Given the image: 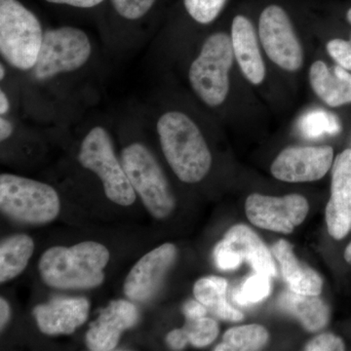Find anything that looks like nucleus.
I'll return each instance as SVG.
<instances>
[{"label": "nucleus", "instance_id": "3", "mask_svg": "<svg viewBox=\"0 0 351 351\" xmlns=\"http://www.w3.org/2000/svg\"><path fill=\"white\" fill-rule=\"evenodd\" d=\"M43 34L38 17L21 2L0 0V53L6 63L21 71H32Z\"/></svg>", "mask_w": 351, "mask_h": 351}, {"label": "nucleus", "instance_id": "27", "mask_svg": "<svg viewBox=\"0 0 351 351\" xmlns=\"http://www.w3.org/2000/svg\"><path fill=\"white\" fill-rule=\"evenodd\" d=\"M184 3L193 20L199 24L207 25L218 18L226 0H184Z\"/></svg>", "mask_w": 351, "mask_h": 351}, {"label": "nucleus", "instance_id": "30", "mask_svg": "<svg viewBox=\"0 0 351 351\" xmlns=\"http://www.w3.org/2000/svg\"><path fill=\"white\" fill-rule=\"evenodd\" d=\"M306 350L309 351H341L346 350L343 339L332 334H322L307 343Z\"/></svg>", "mask_w": 351, "mask_h": 351}, {"label": "nucleus", "instance_id": "22", "mask_svg": "<svg viewBox=\"0 0 351 351\" xmlns=\"http://www.w3.org/2000/svg\"><path fill=\"white\" fill-rule=\"evenodd\" d=\"M34 251V240L27 234H15L0 245V282L12 280L27 267Z\"/></svg>", "mask_w": 351, "mask_h": 351}, {"label": "nucleus", "instance_id": "17", "mask_svg": "<svg viewBox=\"0 0 351 351\" xmlns=\"http://www.w3.org/2000/svg\"><path fill=\"white\" fill-rule=\"evenodd\" d=\"M232 43L233 54L245 77L252 84H261L265 77V66L255 29L248 18L237 15L233 19Z\"/></svg>", "mask_w": 351, "mask_h": 351}, {"label": "nucleus", "instance_id": "15", "mask_svg": "<svg viewBox=\"0 0 351 351\" xmlns=\"http://www.w3.org/2000/svg\"><path fill=\"white\" fill-rule=\"evenodd\" d=\"M138 320L137 306L131 302L117 300L101 309L98 319L92 323L86 335L88 348L110 351L119 345L122 332L135 326Z\"/></svg>", "mask_w": 351, "mask_h": 351}, {"label": "nucleus", "instance_id": "37", "mask_svg": "<svg viewBox=\"0 0 351 351\" xmlns=\"http://www.w3.org/2000/svg\"><path fill=\"white\" fill-rule=\"evenodd\" d=\"M345 258L346 262L351 265V242L350 244L348 245V248L346 249Z\"/></svg>", "mask_w": 351, "mask_h": 351}, {"label": "nucleus", "instance_id": "19", "mask_svg": "<svg viewBox=\"0 0 351 351\" xmlns=\"http://www.w3.org/2000/svg\"><path fill=\"white\" fill-rule=\"evenodd\" d=\"M271 251L278 261L284 280L291 291L302 295L320 294L323 287L322 279L317 272L298 260L292 245L281 239L272 246Z\"/></svg>", "mask_w": 351, "mask_h": 351}, {"label": "nucleus", "instance_id": "36", "mask_svg": "<svg viewBox=\"0 0 351 351\" xmlns=\"http://www.w3.org/2000/svg\"><path fill=\"white\" fill-rule=\"evenodd\" d=\"M10 110V101H9L8 97L3 90L0 91V113L1 115L6 114Z\"/></svg>", "mask_w": 351, "mask_h": 351}, {"label": "nucleus", "instance_id": "4", "mask_svg": "<svg viewBox=\"0 0 351 351\" xmlns=\"http://www.w3.org/2000/svg\"><path fill=\"white\" fill-rule=\"evenodd\" d=\"M233 60L232 38L225 32H216L205 40L191 64L189 82L198 98L209 107H219L226 101Z\"/></svg>", "mask_w": 351, "mask_h": 351}, {"label": "nucleus", "instance_id": "33", "mask_svg": "<svg viewBox=\"0 0 351 351\" xmlns=\"http://www.w3.org/2000/svg\"><path fill=\"white\" fill-rule=\"evenodd\" d=\"M46 1L50 3L77 7V8H92L101 4L104 0H46Z\"/></svg>", "mask_w": 351, "mask_h": 351}, {"label": "nucleus", "instance_id": "12", "mask_svg": "<svg viewBox=\"0 0 351 351\" xmlns=\"http://www.w3.org/2000/svg\"><path fill=\"white\" fill-rule=\"evenodd\" d=\"M331 147H293L280 152L272 163L271 174L280 181L306 182L320 180L332 164Z\"/></svg>", "mask_w": 351, "mask_h": 351}, {"label": "nucleus", "instance_id": "38", "mask_svg": "<svg viewBox=\"0 0 351 351\" xmlns=\"http://www.w3.org/2000/svg\"><path fill=\"white\" fill-rule=\"evenodd\" d=\"M5 68H4L3 64H1V66H0V80H3L4 77H5Z\"/></svg>", "mask_w": 351, "mask_h": 351}, {"label": "nucleus", "instance_id": "1", "mask_svg": "<svg viewBox=\"0 0 351 351\" xmlns=\"http://www.w3.org/2000/svg\"><path fill=\"white\" fill-rule=\"evenodd\" d=\"M110 252L103 244L85 241L71 247L56 246L44 252L39 261L41 278L61 290L98 287L104 282V269Z\"/></svg>", "mask_w": 351, "mask_h": 351}, {"label": "nucleus", "instance_id": "8", "mask_svg": "<svg viewBox=\"0 0 351 351\" xmlns=\"http://www.w3.org/2000/svg\"><path fill=\"white\" fill-rule=\"evenodd\" d=\"M92 45L85 32L61 27L44 32L38 61L32 69L36 80H47L82 69L91 57Z\"/></svg>", "mask_w": 351, "mask_h": 351}, {"label": "nucleus", "instance_id": "26", "mask_svg": "<svg viewBox=\"0 0 351 351\" xmlns=\"http://www.w3.org/2000/svg\"><path fill=\"white\" fill-rule=\"evenodd\" d=\"M188 335L189 343L195 348H205L211 345L219 335V326L212 318H198L195 320H186L184 327Z\"/></svg>", "mask_w": 351, "mask_h": 351}, {"label": "nucleus", "instance_id": "34", "mask_svg": "<svg viewBox=\"0 0 351 351\" xmlns=\"http://www.w3.org/2000/svg\"><path fill=\"white\" fill-rule=\"evenodd\" d=\"M11 311L10 306L3 298L0 299V328L2 330L8 324L10 320Z\"/></svg>", "mask_w": 351, "mask_h": 351}, {"label": "nucleus", "instance_id": "25", "mask_svg": "<svg viewBox=\"0 0 351 351\" xmlns=\"http://www.w3.org/2000/svg\"><path fill=\"white\" fill-rule=\"evenodd\" d=\"M270 290V276L256 272V274L249 277L242 284L241 287L235 291L233 300L240 306H250L269 297Z\"/></svg>", "mask_w": 351, "mask_h": 351}, {"label": "nucleus", "instance_id": "32", "mask_svg": "<svg viewBox=\"0 0 351 351\" xmlns=\"http://www.w3.org/2000/svg\"><path fill=\"white\" fill-rule=\"evenodd\" d=\"M207 311V307L198 302L197 300L186 302L182 307V313L186 316V320H195L204 317V316H206Z\"/></svg>", "mask_w": 351, "mask_h": 351}, {"label": "nucleus", "instance_id": "6", "mask_svg": "<svg viewBox=\"0 0 351 351\" xmlns=\"http://www.w3.org/2000/svg\"><path fill=\"white\" fill-rule=\"evenodd\" d=\"M121 163L134 191L138 193L147 211L156 219L172 213L175 198L169 184L156 157L140 143L124 147Z\"/></svg>", "mask_w": 351, "mask_h": 351}, {"label": "nucleus", "instance_id": "28", "mask_svg": "<svg viewBox=\"0 0 351 351\" xmlns=\"http://www.w3.org/2000/svg\"><path fill=\"white\" fill-rule=\"evenodd\" d=\"M156 0H112L115 11L124 19L135 21L144 17Z\"/></svg>", "mask_w": 351, "mask_h": 351}, {"label": "nucleus", "instance_id": "23", "mask_svg": "<svg viewBox=\"0 0 351 351\" xmlns=\"http://www.w3.org/2000/svg\"><path fill=\"white\" fill-rule=\"evenodd\" d=\"M269 335L265 327L258 324L233 327L223 335V343L215 348L216 351H254L265 346Z\"/></svg>", "mask_w": 351, "mask_h": 351}, {"label": "nucleus", "instance_id": "31", "mask_svg": "<svg viewBox=\"0 0 351 351\" xmlns=\"http://www.w3.org/2000/svg\"><path fill=\"white\" fill-rule=\"evenodd\" d=\"M166 341H167L168 346L174 350H184L189 343L188 335L184 328L171 331L166 337Z\"/></svg>", "mask_w": 351, "mask_h": 351}, {"label": "nucleus", "instance_id": "20", "mask_svg": "<svg viewBox=\"0 0 351 351\" xmlns=\"http://www.w3.org/2000/svg\"><path fill=\"white\" fill-rule=\"evenodd\" d=\"M279 306L294 315L309 332L319 331L330 319L329 307L317 295L287 291L279 298Z\"/></svg>", "mask_w": 351, "mask_h": 351}, {"label": "nucleus", "instance_id": "7", "mask_svg": "<svg viewBox=\"0 0 351 351\" xmlns=\"http://www.w3.org/2000/svg\"><path fill=\"white\" fill-rule=\"evenodd\" d=\"M78 160L83 167L99 176L108 199L121 206H130L135 202L136 191L115 156L112 138L103 127H94L87 134Z\"/></svg>", "mask_w": 351, "mask_h": 351}, {"label": "nucleus", "instance_id": "5", "mask_svg": "<svg viewBox=\"0 0 351 351\" xmlns=\"http://www.w3.org/2000/svg\"><path fill=\"white\" fill-rule=\"evenodd\" d=\"M0 208L6 216L29 225L57 218L61 202L57 191L44 182L12 174L0 176Z\"/></svg>", "mask_w": 351, "mask_h": 351}, {"label": "nucleus", "instance_id": "21", "mask_svg": "<svg viewBox=\"0 0 351 351\" xmlns=\"http://www.w3.org/2000/svg\"><path fill=\"white\" fill-rule=\"evenodd\" d=\"M228 282L221 277L208 276L201 278L193 287L195 299L204 304L217 317L232 322L243 320L241 311L230 306L226 300Z\"/></svg>", "mask_w": 351, "mask_h": 351}, {"label": "nucleus", "instance_id": "13", "mask_svg": "<svg viewBox=\"0 0 351 351\" xmlns=\"http://www.w3.org/2000/svg\"><path fill=\"white\" fill-rule=\"evenodd\" d=\"M177 252L174 244L165 243L140 258L124 282L127 298L134 302L149 301L160 288L164 277L175 263Z\"/></svg>", "mask_w": 351, "mask_h": 351}, {"label": "nucleus", "instance_id": "10", "mask_svg": "<svg viewBox=\"0 0 351 351\" xmlns=\"http://www.w3.org/2000/svg\"><path fill=\"white\" fill-rule=\"evenodd\" d=\"M258 36L267 57L287 71H298L304 52L288 14L280 6H267L258 20Z\"/></svg>", "mask_w": 351, "mask_h": 351}, {"label": "nucleus", "instance_id": "39", "mask_svg": "<svg viewBox=\"0 0 351 351\" xmlns=\"http://www.w3.org/2000/svg\"><path fill=\"white\" fill-rule=\"evenodd\" d=\"M346 21H348V22L351 25V7L348 9V11H346Z\"/></svg>", "mask_w": 351, "mask_h": 351}, {"label": "nucleus", "instance_id": "16", "mask_svg": "<svg viewBox=\"0 0 351 351\" xmlns=\"http://www.w3.org/2000/svg\"><path fill=\"white\" fill-rule=\"evenodd\" d=\"M89 308L85 298H56L34 307V315L43 334L69 335L87 320Z\"/></svg>", "mask_w": 351, "mask_h": 351}, {"label": "nucleus", "instance_id": "24", "mask_svg": "<svg viewBox=\"0 0 351 351\" xmlns=\"http://www.w3.org/2000/svg\"><path fill=\"white\" fill-rule=\"evenodd\" d=\"M299 127L302 135L311 138H319L324 134L334 135L339 131L336 117L321 110L306 113L300 121Z\"/></svg>", "mask_w": 351, "mask_h": 351}, {"label": "nucleus", "instance_id": "11", "mask_svg": "<svg viewBox=\"0 0 351 351\" xmlns=\"http://www.w3.org/2000/svg\"><path fill=\"white\" fill-rule=\"evenodd\" d=\"M247 218L263 230L291 233L301 225L308 213V203L304 196L290 195L274 197L254 193L247 198Z\"/></svg>", "mask_w": 351, "mask_h": 351}, {"label": "nucleus", "instance_id": "18", "mask_svg": "<svg viewBox=\"0 0 351 351\" xmlns=\"http://www.w3.org/2000/svg\"><path fill=\"white\" fill-rule=\"evenodd\" d=\"M309 82L314 93L329 107L351 104V73L339 64L329 68L324 62H314L309 69Z\"/></svg>", "mask_w": 351, "mask_h": 351}, {"label": "nucleus", "instance_id": "29", "mask_svg": "<svg viewBox=\"0 0 351 351\" xmlns=\"http://www.w3.org/2000/svg\"><path fill=\"white\" fill-rule=\"evenodd\" d=\"M327 51L337 64L351 71V36L350 40L332 39L327 43Z\"/></svg>", "mask_w": 351, "mask_h": 351}, {"label": "nucleus", "instance_id": "9", "mask_svg": "<svg viewBox=\"0 0 351 351\" xmlns=\"http://www.w3.org/2000/svg\"><path fill=\"white\" fill-rule=\"evenodd\" d=\"M215 265L221 270H233L246 262L258 274L276 276L271 254L260 237L244 225L233 226L214 250Z\"/></svg>", "mask_w": 351, "mask_h": 351}, {"label": "nucleus", "instance_id": "35", "mask_svg": "<svg viewBox=\"0 0 351 351\" xmlns=\"http://www.w3.org/2000/svg\"><path fill=\"white\" fill-rule=\"evenodd\" d=\"M13 133V124L8 119L1 117L0 119V140H7Z\"/></svg>", "mask_w": 351, "mask_h": 351}, {"label": "nucleus", "instance_id": "2", "mask_svg": "<svg viewBox=\"0 0 351 351\" xmlns=\"http://www.w3.org/2000/svg\"><path fill=\"white\" fill-rule=\"evenodd\" d=\"M157 133L166 160L182 182L195 184L204 179L212 165L209 147L191 117L168 112L157 121Z\"/></svg>", "mask_w": 351, "mask_h": 351}, {"label": "nucleus", "instance_id": "14", "mask_svg": "<svg viewBox=\"0 0 351 351\" xmlns=\"http://www.w3.org/2000/svg\"><path fill=\"white\" fill-rule=\"evenodd\" d=\"M330 235L343 239L351 230V149L335 159L332 170L331 198L326 207Z\"/></svg>", "mask_w": 351, "mask_h": 351}]
</instances>
